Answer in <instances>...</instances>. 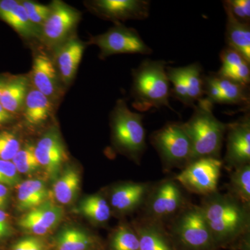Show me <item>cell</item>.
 I'll return each instance as SVG.
<instances>
[{
  "mask_svg": "<svg viewBox=\"0 0 250 250\" xmlns=\"http://www.w3.org/2000/svg\"><path fill=\"white\" fill-rule=\"evenodd\" d=\"M168 62L164 60L146 59L132 70L131 95L133 106L140 112L170 106V83L166 73Z\"/></svg>",
  "mask_w": 250,
  "mask_h": 250,
  "instance_id": "cell-1",
  "label": "cell"
},
{
  "mask_svg": "<svg viewBox=\"0 0 250 250\" xmlns=\"http://www.w3.org/2000/svg\"><path fill=\"white\" fill-rule=\"evenodd\" d=\"M200 207L213 240L233 239L250 227L248 208L231 195L215 192L206 196Z\"/></svg>",
  "mask_w": 250,
  "mask_h": 250,
  "instance_id": "cell-2",
  "label": "cell"
},
{
  "mask_svg": "<svg viewBox=\"0 0 250 250\" xmlns=\"http://www.w3.org/2000/svg\"><path fill=\"white\" fill-rule=\"evenodd\" d=\"M192 108L191 118L184 123L192 143L191 162L201 158L219 159L228 124L215 118L213 105L205 98Z\"/></svg>",
  "mask_w": 250,
  "mask_h": 250,
  "instance_id": "cell-3",
  "label": "cell"
},
{
  "mask_svg": "<svg viewBox=\"0 0 250 250\" xmlns=\"http://www.w3.org/2000/svg\"><path fill=\"white\" fill-rule=\"evenodd\" d=\"M142 113H135L119 100L111 113L112 136L117 148L139 160L146 149V129Z\"/></svg>",
  "mask_w": 250,
  "mask_h": 250,
  "instance_id": "cell-4",
  "label": "cell"
},
{
  "mask_svg": "<svg viewBox=\"0 0 250 250\" xmlns=\"http://www.w3.org/2000/svg\"><path fill=\"white\" fill-rule=\"evenodd\" d=\"M150 141L166 165L187 166L191 162L192 143L184 123H167L152 133Z\"/></svg>",
  "mask_w": 250,
  "mask_h": 250,
  "instance_id": "cell-5",
  "label": "cell"
},
{
  "mask_svg": "<svg viewBox=\"0 0 250 250\" xmlns=\"http://www.w3.org/2000/svg\"><path fill=\"white\" fill-rule=\"evenodd\" d=\"M166 73L172 88L170 96L184 106L193 108L204 99L203 69L199 62L184 67H166Z\"/></svg>",
  "mask_w": 250,
  "mask_h": 250,
  "instance_id": "cell-6",
  "label": "cell"
},
{
  "mask_svg": "<svg viewBox=\"0 0 250 250\" xmlns=\"http://www.w3.org/2000/svg\"><path fill=\"white\" fill-rule=\"evenodd\" d=\"M90 43L96 45L100 49L102 58L114 54L149 55L152 53V49L143 40L137 30L125 27L121 23L103 34L94 36Z\"/></svg>",
  "mask_w": 250,
  "mask_h": 250,
  "instance_id": "cell-7",
  "label": "cell"
},
{
  "mask_svg": "<svg viewBox=\"0 0 250 250\" xmlns=\"http://www.w3.org/2000/svg\"><path fill=\"white\" fill-rule=\"evenodd\" d=\"M222 166L216 158H201L188 164L174 179L188 191L208 196L217 192Z\"/></svg>",
  "mask_w": 250,
  "mask_h": 250,
  "instance_id": "cell-8",
  "label": "cell"
},
{
  "mask_svg": "<svg viewBox=\"0 0 250 250\" xmlns=\"http://www.w3.org/2000/svg\"><path fill=\"white\" fill-rule=\"evenodd\" d=\"M204 98L210 104L236 105L250 108L248 85L220 76L217 72L204 75Z\"/></svg>",
  "mask_w": 250,
  "mask_h": 250,
  "instance_id": "cell-9",
  "label": "cell"
},
{
  "mask_svg": "<svg viewBox=\"0 0 250 250\" xmlns=\"http://www.w3.org/2000/svg\"><path fill=\"white\" fill-rule=\"evenodd\" d=\"M172 228L182 243L193 249L208 248L213 241L201 207L198 206L184 210Z\"/></svg>",
  "mask_w": 250,
  "mask_h": 250,
  "instance_id": "cell-10",
  "label": "cell"
},
{
  "mask_svg": "<svg viewBox=\"0 0 250 250\" xmlns=\"http://www.w3.org/2000/svg\"><path fill=\"white\" fill-rule=\"evenodd\" d=\"M50 6V14L41 28V36L46 43L56 45L65 40L77 25L80 14L62 1H54Z\"/></svg>",
  "mask_w": 250,
  "mask_h": 250,
  "instance_id": "cell-11",
  "label": "cell"
},
{
  "mask_svg": "<svg viewBox=\"0 0 250 250\" xmlns=\"http://www.w3.org/2000/svg\"><path fill=\"white\" fill-rule=\"evenodd\" d=\"M225 161L230 168L248 165L250 161V113L235 123L228 124Z\"/></svg>",
  "mask_w": 250,
  "mask_h": 250,
  "instance_id": "cell-12",
  "label": "cell"
},
{
  "mask_svg": "<svg viewBox=\"0 0 250 250\" xmlns=\"http://www.w3.org/2000/svg\"><path fill=\"white\" fill-rule=\"evenodd\" d=\"M95 14L116 24L128 20L143 21L150 11V1L147 0H97L92 1Z\"/></svg>",
  "mask_w": 250,
  "mask_h": 250,
  "instance_id": "cell-13",
  "label": "cell"
},
{
  "mask_svg": "<svg viewBox=\"0 0 250 250\" xmlns=\"http://www.w3.org/2000/svg\"><path fill=\"white\" fill-rule=\"evenodd\" d=\"M183 202V194L178 184L174 181H165L149 195L148 214L156 220L168 218L181 208Z\"/></svg>",
  "mask_w": 250,
  "mask_h": 250,
  "instance_id": "cell-14",
  "label": "cell"
},
{
  "mask_svg": "<svg viewBox=\"0 0 250 250\" xmlns=\"http://www.w3.org/2000/svg\"><path fill=\"white\" fill-rule=\"evenodd\" d=\"M38 162L52 177L58 174L66 152L60 135L53 131L45 133L34 147Z\"/></svg>",
  "mask_w": 250,
  "mask_h": 250,
  "instance_id": "cell-15",
  "label": "cell"
},
{
  "mask_svg": "<svg viewBox=\"0 0 250 250\" xmlns=\"http://www.w3.org/2000/svg\"><path fill=\"white\" fill-rule=\"evenodd\" d=\"M84 49V44L82 41L72 38L62 42L57 50V65L61 78L65 84H69L76 75Z\"/></svg>",
  "mask_w": 250,
  "mask_h": 250,
  "instance_id": "cell-16",
  "label": "cell"
},
{
  "mask_svg": "<svg viewBox=\"0 0 250 250\" xmlns=\"http://www.w3.org/2000/svg\"><path fill=\"white\" fill-rule=\"evenodd\" d=\"M147 184L126 183L115 187L111 194V205L117 211L129 213L143 203L149 192Z\"/></svg>",
  "mask_w": 250,
  "mask_h": 250,
  "instance_id": "cell-17",
  "label": "cell"
},
{
  "mask_svg": "<svg viewBox=\"0 0 250 250\" xmlns=\"http://www.w3.org/2000/svg\"><path fill=\"white\" fill-rule=\"evenodd\" d=\"M31 79L36 89L49 99L57 93V70L53 62L44 52H40L34 57Z\"/></svg>",
  "mask_w": 250,
  "mask_h": 250,
  "instance_id": "cell-18",
  "label": "cell"
},
{
  "mask_svg": "<svg viewBox=\"0 0 250 250\" xmlns=\"http://www.w3.org/2000/svg\"><path fill=\"white\" fill-rule=\"evenodd\" d=\"M222 65L217 73L242 85L250 82V62L230 47H225L220 54Z\"/></svg>",
  "mask_w": 250,
  "mask_h": 250,
  "instance_id": "cell-19",
  "label": "cell"
},
{
  "mask_svg": "<svg viewBox=\"0 0 250 250\" xmlns=\"http://www.w3.org/2000/svg\"><path fill=\"white\" fill-rule=\"evenodd\" d=\"M225 11L227 14L225 38L228 47L241 54L250 63V24L238 21L228 10Z\"/></svg>",
  "mask_w": 250,
  "mask_h": 250,
  "instance_id": "cell-20",
  "label": "cell"
},
{
  "mask_svg": "<svg viewBox=\"0 0 250 250\" xmlns=\"http://www.w3.org/2000/svg\"><path fill=\"white\" fill-rule=\"evenodd\" d=\"M49 191L39 179H29L20 183L17 192V209L29 211L48 200Z\"/></svg>",
  "mask_w": 250,
  "mask_h": 250,
  "instance_id": "cell-21",
  "label": "cell"
},
{
  "mask_svg": "<svg viewBox=\"0 0 250 250\" xmlns=\"http://www.w3.org/2000/svg\"><path fill=\"white\" fill-rule=\"evenodd\" d=\"M23 105L25 121L32 125H41L47 121L52 109L49 99L35 88L27 92Z\"/></svg>",
  "mask_w": 250,
  "mask_h": 250,
  "instance_id": "cell-22",
  "label": "cell"
},
{
  "mask_svg": "<svg viewBox=\"0 0 250 250\" xmlns=\"http://www.w3.org/2000/svg\"><path fill=\"white\" fill-rule=\"evenodd\" d=\"M27 92V77H9L4 91L0 98V104L11 114H16L22 108Z\"/></svg>",
  "mask_w": 250,
  "mask_h": 250,
  "instance_id": "cell-23",
  "label": "cell"
},
{
  "mask_svg": "<svg viewBox=\"0 0 250 250\" xmlns=\"http://www.w3.org/2000/svg\"><path fill=\"white\" fill-rule=\"evenodd\" d=\"M80 186V175L72 167H67L53 188L54 196L62 205H70L76 198Z\"/></svg>",
  "mask_w": 250,
  "mask_h": 250,
  "instance_id": "cell-24",
  "label": "cell"
},
{
  "mask_svg": "<svg viewBox=\"0 0 250 250\" xmlns=\"http://www.w3.org/2000/svg\"><path fill=\"white\" fill-rule=\"evenodd\" d=\"M78 210L82 215L98 224L106 223L111 217L110 206L100 195L85 197L80 202Z\"/></svg>",
  "mask_w": 250,
  "mask_h": 250,
  "instance_id": "cell-25",
  "label": "cell"
},
{
  "mask_svg": "<svg viewBox=\"0 0 250 250\" xmlns=\"http://www.w3.org/2000/svg\"><path fill=\"white\" fill-rule=\"evenodd\" d=\"M1 20L26 39L37 37L40 34V28L31 22L21 1Z\"/></svg>",
  "mask_w": 250,
  "mask_h": 250,
  "instance_id": "cell-26",
  "label": "cell"
},
{
  "mask_svg": "<svg viewBox=\"0 0 250 250\" xmlns=\"http://www.w3.org/2000/svg\"><path fill=\"white\" fill-rule=\"evenodd\" d=\"M138 228L139 250H172L159 225L154 223H143Z\"/></svg>",
  "mask_w": 250,
  "mask_h": 250,
  "instance_id": "cell-27",
  "label": "cell"
},
{
  "mask_svg": "<svg viewBox=\"0 0 250 250\" xmlns=\"http://www.w3.org/2000/svg\"><path fill=\"white\" fill-rule=\"evenodd\" d=\"M231 195L249 208L250 202V166L236 168L230 180Z\"/></svg>",
  "mask_w": 250,
  "mask_h": 250,
  "instance_id": "cell-28",
  "label": "cell"
},
{
  "mask_svg": "<svg viewBox=\"0 0 250 250\" xmlns=\"http://www.w3.org/2000/svg\"><path fill=\"white\" fill-rule=\"evenodd\" d=\"M25 215L51 231L60 223L63 216V210L60 206L54 205L47 200L29 210Z\"/></svg>",
  "mask_w": 250,
  "mask_h": 250,
  "instance_id": "cell-29",
  "label": "cell"
},
{
  "mask_svg": "<svg viewBox=\"0 0 250 250\" xmlns=\"http://www.w3.org/2000/svg\"><path fill=\"white\" fill-rule=\"evenodd\" d=\"M91 244V238L76 228L64 229L57 238L58 250H86Z\"/></svg>",
  "mask_w": 250,
  "mask_h": 250,
  "instance_id": "cell-30",
  "label": "cell"
},
{
  "mask_svg": "<svg viewBox=\"0 0 250 250\" xmlns=\"http://www.w3.org/2000/svg\"><path fill=\"white\" fill-rule=\"evenodd\" d=\"M11 161L18 173H32L41 166L36 159L34 147L31 145H26L24 147H21Z\"/></svg>",
  "mask_w": 250,
  "mask_h": 250,
  "instance_id": "cell-31",
  "label": "cell"
},
{
  "mask_svg": "<svg viewBox=\"0 0 250 250\" xmlns=\"http://www.w3.org/2000/svg\"><path fill=\"white\" fill-rule=\"evenodd\" d=\"M111 247L113 250H139V236L129 227L122 225L113 234Z\"/></svg>",
  "mask_w": 250,
  "mask_h": 250,
  "instance_id": "cell-32",
  "label": "cell"
},
{
  "mask_svg": "<svg viewBox=\"0 0 250 250\" xmlns=\"http://www.w3.org/2000/svg\"><path fill=\"white\" fill-rule=\"evenodd\" d=\"M20 149L21 144L12 131H0V160H12Z\"/></svg>",
  "mask_w": 250,
  "mask_h": 250,
  "instance_id": "cell-33",
  "label": "cell"
},
{
  "mask_svg": "<svg viewBox=\"0 0 250 250\" xmlns=\"http://www.w3.org/2000/svg\"><path fill=\"white\" fill-rule=\"evenodd\" d=\"M28 17L36 27L42 28L51 12V6L31 1H21Z\"/></svg>",
  "mask_w": 250,
  "mask_h": 250,
  "instance_id": "cell-34",
  "label": "cell"
},
{
  "mask_svg": "<svg viewBox=\"0 0 250 250\" xmlns=\"http://www.w3.org/2000/svg\"><path fill=\"white\" fill-rule=\"evenodd\" d=\"M223 5L224 9L228 10L238 21L250 24V0H226L223 1Z\"/></svg>",
  "mask_w": 250,
  "mask_h": 250,
  "instance_id": "cell-35",
  "label": "cell"
},
{
  "mask_svg": "<svg viewBox=\"0 0 250 250\" xmlns=\"http://www.w3.org/2000/svg\"><path fill=\"white\" fill-rule=\"evenodd\" d=\"M21 182L16 167L11 161L0 160V184L6 187H14Z\"/></svg>",
  "mask_w": 250,
  "mask_h": 250,
  "instance_id": "cell-36",
  "label": "cell"
},
{
  "mask_svg": "<svg viewBox=\"0 0 250 250\" xmlns=\"http://www.w3.org/2000/svg\"><path fill=\"white\" fill-rule=\"evenodd\" d=\"M18 225L23 229L27 230L29 232L38 235V236H42V235L47 234L49 232V229L44 228L35 220L29 218L26 215H23L22 218L18 220Z\"/></svg>",
  "mask_w": 250,
  "mask_h": 250,
  "instance_id": "cell-37",
  "label": "cell"
},
{
  "mask_svg": "<svg viewBox=\"0 0 250 250\" xmlns=\"http://www.w3.org/2000/svg\"><path fill=\"white\" fill-rule=\"evenodd\" d=\"M36 237L27 236L16 242L12 247V250H31Z\"/></svg>",
  "mask_w": 250,
  "mask_h": 250,
  "instance_id": "cell-38",
  "label": "cell"
},
{
  "mask_svg": "<svg viewBox=\"0 0 250 250\" xmlns=\"http://www.w3.org/2000/svg\"><path fill=\"white\" fill-rule=\"evenodd\" d=\"M17 0H0V19L19 4Z\"/></svg>",
  "mask_w": 250,
  "mask_h": 250,
  "instance_id": "cell-39",
  "label": "cell"
},
{
  "mask_svg": "<svg viewBox=\"0 0 250 250\" xmlns=\"http://www.w3.org/2000/svg\"><path fill=\"white\" fill-rule=\"evenodd\" d=\"M9 200V190L7 187L0 184V210H4Z\"/></svg>",
  "mask_w": 250,
  "mask_h": 250,
  "instance_id": "cell-40",
  "label": "cell"
},
{
  "mask_svg": "<svg viewBox=\"0 0 250 250\" xmlns=\"http://www.w3.org/2000/svg\"><path fill=\"white\" fill-rule=\"evenodd\" d=\"M14 119V115L11 114L0 104V125L9 123Z\"/></svg>",
  "mask_w": 250,
  "mask_h": 250,
  "instance_id": "cell-41",
  "label": "cell"
},
{
  "mask_svg": "<svg viewBox=\"0 0 250 250\" xmlns=\"http://www.w3.org/2000/svg\"><path fill=\"white\" fill-rule=\"evenodd\" d=\"M8 80H9V77L0 75V98H1V95H2L3 91H4Z\"/></svg>",
  "mask_w": 250,
  "mask_h": 250,
  "instance_id": "cell-42",
  "label": "cell"
},
{
  "mask_svg": "<svg viewBox=\"0 0 250 250\" xmlns=\"http://www.w3.org/2000/svg\"><path fill=\"white\" fill-rule=\"evenodd\" d=\"M6 238V235L4 234L2 231L0 229V239H2V238Z\"/></svg>",
  "mask_w": 250,
  "mask_h": 250,
  "instance_id": "cell-43",
  "label": "cell"
}]
</instances>
